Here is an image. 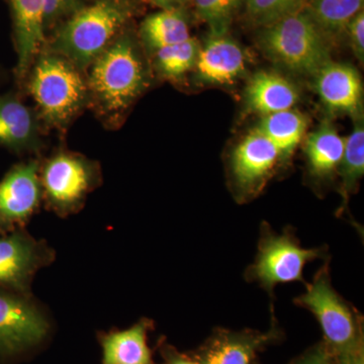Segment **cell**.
<instances>
[{"mask_svg":"<svg viewBox=\"0 0 364 364\" xmlns=\"http://www.w3.org/2000/svg\"><path fill=\"white\" fill-rule=\"evenodd\" d=\"M258 40L267 56L294 73L314 76L331 62L330 43L305 9L263 26Z\"/></svg>","mask_w":364,"mask_h":364,"instance_id":"cell-4","label":"cell"},{"mask_svg":"<svg viewBox=\"0 0 364 364\" xmlns=\"http://www.w3.org/2000/svg\"><path fill=\"white\" fill-rule=\"evenodd\" d=\"M345 35L348 37L351 49L360 63L364 61V13L360 11L349 23Z\"/></svg>","mask_w":364,"mask_h":364,"instance_id":"cell-28","label":"cell"},{"mask_svg":"<svg viewBox=\"0 0 364 364\" xmlns=\"http://www.w3.org/2000/svg\"><path fill=\"white\" fill-rule=\"evenodd\" d=\"M200 49V43L191 37L179 44L162 48L153 53V67L160 77L178 80L193 70Z\"/></svg>","mask_w":364,"mask_h":364,"instance_id":"cell-24","label":"cell"},{"mask_svg":"<svg viewBox=\"0 0 364 364\" xmlns=\"http://www.w3.org/2000/svg\"><path fill=\"white\" fill-rule=\"evenodd\" d=\"M163 358H165V364H200L196 360L181 355L170 347L163 349Z\"/></svg>","mask_w":364,"mask_h":364,"instance_id":"cell-31","label":"cell"},{"mask_svg":"<svg viewBox=\"0 0 364 364\" xmlns=\"http://www.w3.org/2000/svg\"><path fill=\"white\" fill-rule=\"evenodd\" d=\"M49 323L32 301L0 294V351L14 353L47 336Z\"/></svg>","mask_w":364,"mask_h":364,"instance_id":"cell-10","label":"cell"},{"mask_svg":"<svg viewBox=\"0 0 364 364\" xmlns=\"http://www.w3.org/2000/svg\"><path fill=\"white\" fill-rule=\"evenodd\" d=\"M274 326L267 333L220 329L208 340L196 360L200 364H252L256 352L277 338Z\"/></svg>","mask_w":364,"mask_h":364,"instance_id":"cell-16","label":"cell"},{"mask_svg":"<svg viewBox=\"0 0 364 364\" xmlns=\"http://www.w3.org/2000/svg\"><path fill=\"white\" fill-rule=\"evenodd\" d=\"M308 127L306 114L291 109L263 116L256 129L277 147L280 161L287 163L303 141Z\"/></svg>","mask_w":364,"mask_h":364,"instance_id":"cell-21","label":"cell"},{"mask_svg":"<svg viewBox=\"0 0 364 364\" xmlns=\"http://www.w3.org/2000/svg\"><path fill=\"white\" fill-rule=\"evenodd\" d=\"M37 112L13 95H0V147L14 152H36L42 147Z\"/></svg>","mask_w":364,"mask_h":364,"instance_id":"cell-15","label":"cell"},{"mask_svg":"<svg viewBox=\"0 0 364 364\" xmlns=\"http://www.w3.org/2000/svg\"><path fill=\"white\" fill-rule=\"evenodd\" d=\"M336 364H364L363 334L344 350L335 354Z\"/></svg>","mask_w":364,"mask_h":364,"instance_id":"cell-29","label":"cell"},{"mask_svg":"<svg viewBox=\"0 0 364 364\" xmlns=\"http://www.w3.org/2000/svg\"><path fill=\"white\" fill-rule=\"evenodd\" d=\"M305 287V293L294 299V304L317 318L326 345L333 353L344 350L363 334L358 311L332 286L329 260L316 272L312 282H306Z\"/></svg>","mask_w":364,"mask_h":364,"instance_id":"cell-6","label":"cell"},{"mask_svg":"<svg viewBox=\"0 0 364 364\" xmlns=\"http://www.w3.org/2000/svg\"><path fill=\"white\" fill-rule=\"evenodd\" d=\"M353 130L345 138L343 157L340 163V193L341 205L337 210L340 217L344 214L349 198L358 188L364 174V119L363 112L353 117Z\"/></svg>","mask_w":364,"mask_h":364,"instance_id":"cell-23","label":"cell"},{"mask_svg":"<svg viewBox=\"0 0 364 364\" xmlns=\"http://www.w3.org/2000/svg\"><path fill=\"white\" fill-rule=\"evenodd\" d=\"M148 1L160 9H181L186 7L189 0H148Z\"/></svg>","mask_w":364,"mask_h":364,"instance_id":"cell-32","label":"cell"},{"mask_svg":"<svg viewBox=\"0 0 364 364\" xmlns=\"http://www.w3.org/2000/svg\"><path fill=\"white\" fill-rule=\"evenodd\" d=\"M299 100L298 87L273 71L254 74L244 92V105L248 111L262 117L293 109Z\"/></svg>","mask_w":364,"mask_h":364,"instance_id":"cell-17","label":"cell"},{"mask_svg":"<svg viewBox=\"0 0 364 364\" xmlns=\"http://www.w3.org/2000/svg\"><path fill=\"white\" fill-rule=\"evenodd\" d=\"M314 77L315 90L328 111L351 117L363 112V80L353 66L331 61Z\"/></svg>","mask_w":364,"mask_h":364,"instance_id":"cell-13","label":"cell"},{"mask_svg":"<svg viewBox=\"0 0 364 364\" xmlns=\"http://www.w3.org/2000/svg\"><path fill=\"white\" fill-rule=\"evenodd\" d=\"M328 259V247H301L293 228L282 234L273 231L267 223L260 228L258 251L253 264L247 267L245 279L256 282L272 296L277 284L299 282L306 284L304 269L309 262Z\"/></svg>","mask_w":364,"mask_h":364,"instance_id":"cell-5","label":"cell"},{"mask_svg":"<svg viewBox=\"0 0 364 364\" xmlns=\"http://www.w3.org/2000/svg\"><path fill=\"white\" fill-rule=\"evenodd\" d=\"M150 326V321L143 318L129 329L102 336V363L154 364L147 344Z\"/></svg>","mask_w":364,"mask_h":364,"instance_id":"cell-19","label":"cell"},{"mask_svg":"<svg viewBox=\"0 0 364 364\" xmlns=\"http://www.w3.org/2000/svg\"><path fill=\"white\" fill-rule=\"evenodd\" d=\"M100 179L97 162L69 151H58L40 166L41 186L46 203L61 217L80 210Z\"/></svg>","mask_w":364,"mask_h":364,"instance_id":"cell-7","label":"cell"},{"mask_svg":"<svg viewBox=\"0 0 364 364\" xmlns=\"http://www.w3.org/2000/svg\"><path fill=\"white\" fill-rule=\"evenodd\" d=\"M51 260V250L28 235L0 238V284L26 293L36 272Z\"/></svg>","mask_w":364,"mask_h":364,"instance_id":"cell-11","label":"cell"},{"mask_svg":"<svg viewBox=\"0 0 364 364\" xmlns=\"http://www.w3.org/2000/svg\"><path fill=\"white\" fill-rule=\"evenodd\" d=\"M345 138L340 135L331 122L326 119L305 142V155L309 176L318 182L331 181L338 173L343 157Z\"/></svg>","mask_w":364,"mask_h":364,"instance_id":"cell-18","label":"cell"},{"mask_svg":"<svg viewBox=\"0 0 364 364\" xmlns=\"http://www.w3.org/2000/svg\"><path fill=\"white\" fill-rule=\"evenodd\" d=\"M40 162L30 160L14 166L0 181V228L23 226L42 200Z\"/></svg>","mask_w":364,"mask_h":364,"instance_id":"cell-9","label":"cell"},{"mask_svg":"<svg viewBox=\"0 0 364 364\" xmlns=\"http://www.w3.org/2000/svg\"><path fill=\"white\" fill-rule=\"evenodd\" d=\"M306 1L308 0H246V14L251 23L263 28L305 9Z\"/></svg>","mask_w":364,"mask_h":364,"instance_id":"cell-26","label":"cell"},{"mask_svg":"<svg viewBox=\"0 0 364 364\" xmlns=\"http://www.w3.org/2000/svg\"><path fill=\"white\" fill-rule=\"evenodd\" d=\"M279 161L277 147L257 129L242 139L229 162L230 176L239 200L259 193Z\"/></svg>","mask_w":364,"mask_h":364,"instance_id":"cell-8","label":"cell"},{"mask_svg":"<svg viewBox=\"0 0 364 364\" xmlns=\"http://www.w3.org/2000/svg\"><path fill=\"white\" fill-rule=\"evenodd\" d=\"M82 4V0H45L46 33L63 23Z\"/></svg>","mask_w":364,"mask_h":364,"instance_id":"cell-27","label":"cell"},{"mask_svg":"<svg viewBox=\"0 0 364 364\" xmlns=\"http://www.w3.org/2000/svg\"><path fill=\"white\" fill-rule=\"evenodd\" d=\"M293 364H336V360L331 349L326 344H320Z\"/></svg>","mask_w":364,"mask_h":364,"instance_id":"cell-30","label":"cell"},{"mask_svg":"<svg viewBox=\"0 0 364 364\" xmlns=\"http://www.w3.org/2000/svg\"><path fill=\"white\" fill-rule=\"evenodd\" d=\"M363 4L364 0H308L304 9L331 44L346 33Z\"/></svg>","mask_w":364,"mask_h":364,"instance_id":"cell-22","label":"cell"},{"mask_svg":"<svg viewBox=\"0 0 364 364\" xmlns=\"http://www.w3.org/2000/svg\"><path fill=\"white\" fill-rule=\"evenodd\" d=\"M246 69L245 52L232 38L213 35L200 45L193 70L196 80L205 85H232Z\"/></svg>","mask_w":364,"mask_h":364,"instance_id":"cell-14","label":"cell"},{"mask_svg":"<svg viewBox=\"0 0 364 364\" xmlns=\"http://www.w3.org/2000/svg\"><path fill=\"white\" fill-rule=\"evenodd\" d=\"M11 9L14 46L16 76L23 81L33 61L46 46L45 0H7Z\"/></svg>","mask_w":364,"mask_h":364,"instance_id":"cell-12","label":"cell"},{"mask_svg":"<svg viewBox=\"0 0 364 364\" xmlns=\"http://www.w3.org/2000/svg\"><path fill=\"white\" fill-rule=\"evenodd\" d=\"M139 38L148 52L179 44L191 38L188 16L184 9H160L144 18Z\"/></svg>","mask_w":364,"mask_h":364,"instance_id":"cell-20","label":"cell"},{"mask_svg":"<svg viewBox=\"0 0 364 364\" xmlns=\"http://www.w3.org/2000/svg\"><path fill=\"white\" fill-rule=\"evenodd\" d=\"M134 13L132 0H95L82 4L60 23L45 47L86 73L92 62L126 30Z\"/></svg>","mask_w":364,"mask_h":364,"instance_id":"cell-2","label":"cell"},{"mask_svg":"<svg viewBox=\"0 0 364 364\" xmlns=\"http://www.w3.org/2000/svg\"><path fill=\"white\" fill-rule=\"evenodd\" d=\"M213 35H225L246 0H189Z\"/></svg>","mask_w":364,"mask_h":364,"instance_id":"cell-25","label":"cell"},{"mask_svg":"<svg viewBox=\"0 0 364 364\" xmlns=\"http://www.w3.org/2000/svg\"><path fill=\"white\" fill-rule=\"evenodd\" d=\"M90 105L107 124L123 119L149 85V71L135 36L124 30L86 71Z\"/></svg>","mask_w":364,"mask_h":364,"instance_id":"cell-1","label":"cell"},{"mask_svg":"<svg viewBox=\"0 0 364 364\" xmlns=\"http://www.w3.org/2000/svg\"><path fill=\"white\" fill-rule=\"evenodd\" d=\"M26 78V90L37 105L38 116L49 128L65 131L90 107L85 72L46 47L33 61Z\"/></svg>","mask_w":364,"mask_h":364,"instance_id":"cell-3","label":"cell"}]
</instances>
